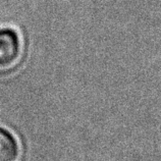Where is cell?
<instances>
[{"label":"cell","mask_w":161,"mask_h":161,"mask_svg":"<svg viewBox=\"0 0 161 161\" xmlns=\"http://www.w3.org/2000/svg\"><path fill=\"white\" fill-rule=\"evenodd\" d=\"M22 54V40L10 28L0 29V69H7L19 60Z\"/></svg>","instance_id":"6da1fadb"},{"label":"cell","mask_w":161,"mask_h":161,"mask_svg":"<svg viewBox=\"0 0 161 161\" xmlns=\"http://www.w3.org/2000/svg\"><path fill=\"white\" fill-rule=\"evenodd\" d=\"M19 153L18 140L9 130L0 126V161H15Z\"/></svg>","instance_id":"7a4b0ae2"}]
</instances>
